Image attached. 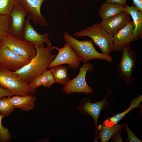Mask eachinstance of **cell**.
Masks as SVG:
<instances>
[{
    "mask_svg": "<svg viewBox=\"0 0 142 142\" xmlns=\"http://www.w3.org/2000/svg\"><path fill=\"white\" fill-rule=\"evenodd\" d=\"M36 50L35 56L27 64L19 70L14 72L24 81L29 84L37 75L47 70L48 67L57 54H52L54 46L52 44L45 47L34 45Z\"/></svg>",
    "mask_w": 142,
    "mask_h": 142,
    "instance_id": "1",
    "label": "cell"
},
{
    "mask_svg": "<svg viewBox=\"0 0 142 142\" xmlns=\"http://www.w3.org/2000/svg\"><path fill=\"white\" fill-rule=\"evenodd\" d=\"M63 37L84 63L94 59L104 60L110 63L112 60V57L109 55L98 52L92 40H79L66 32H64Z\"/></svg>",
    "mask_w": 142,
    "mask_h": 142,
    "instance_id": "2",
    "label": "cell"
},
{
    "mask_svg": "<svg viewBox=\"0 0 142 142\" xmlns=\"http://www.w3.org/2000/svg\"><path fill=\"white\" fill-rule=\"evenodd\" d=\"M75 37L87 36L102 51V53L109 55L114 51L113 37L101 26L100 23H95L87 28L73 33Z\"/></svg>",
    "mask_w": 142,
    "mask_h": 142,
    "instance_id": "3",
    "label": "cell"
},
{
    "mask_svg": "<svg viewBox=\"0 0 142 142\" xmlns=\"http://www.w3.org/2000/svg\"><path fill=\"white\" fill-rule=\"evenodd\" d=\"M0 86L11 91L13 95H34L36 89L13 72L0 67Z\"/></svg>",
    "mask_w": 142,
    "mask_h": 142,
    "instance_id": "4",
    "label": "cell"
},
{
    "mask_svg": "<svg viewBox=\"0 0 142 142\" xmlns=\"http://www.w3.org/2000/svg\"><path fill=\"white\" fill-rule=\"evenodd\" d=\"M94 69L93 65L88 62L84 63L79 70L77 75L70 80L64 86L63 91L66 94L76 93H83L86 94H92L93 89L89 87L86 80V76L87 72H92Z\"/></svg>",
    "mask_w": 142,
    "mask_h": 142,
    "instance_id": "5",
    "label": "cell"
},
{
    "mask_svg": "<svg viewBox=\"0 0 142 142\" xmlns=\"http://www.w3.org/2000/svg\"><path fill=\"white\" fill-rule=\"evenodd\" d=\"M121 51L122 56L117 72L120 78L126 84H129L134 81L132 73L136 61V54L129 45L124 47Z\"/></svg>",
    "mask_w": 142,
    "mask_h": 142,
    "instance_id": "6",
    "label": "cell"
},
{
    "mask_svg": "<svg viewBox=\"0 0 142 142\" xmlns=\"http://www.w3.org/2000/svg\"><path fill=\"white\" fill-rule=\"evenodd\" d=\"M112 92L109 88L108 92L104 98L102 100L95 103H91L89 98L83 99L81 102L78 109L82 114L92 116L93 119L95 126V138L94 141H98V122L100 113L103 109H106L109 104L108 98L111 94Z\"/></svg>",
    "mask_w": 142,
    "mask_h": 142,
    "instance_id": "7",
    "label": "cell"
},
{
    "mask_svg": "<svg viewBox=\"0 0 142 142\" xmlns=\"http://www.w3.org/2000/svg\"><path fill=\"white\" fill-rule=\"evenodd\" d=\"M0 42L13 52L30 61L36 54V49L33 45L9 33L1 39Z\"/></svg>",
    "mask_w": 142,
    "mask_h": 142,
    "instance_id": "8",
    "label": "cell"
},
{
    "mask_svg": "<svg viewBox=\"0 0 142 142\" xmlns=\"http://www.w3.org/2000/svg\"><path fill=\"white\" fill-rule=\"evenodd\" d=\"M54 49L57 50L58 53L50 64L48 68L64 64H68L70 68L73 69L78 67L81 60L68 43H66L61 48L54 46Z\"/></svg>",
    "mask_w": 142,
    "mask_h": 142,
    "instance_id": "9",
    "label": "cell"
},
{
    "mask_svg": "<svg viewBox=\"0 0 142 142\" xmlns=\"http://www.w3.org/2000/svg\"><path fill=\"white\" fill-rule=\"evenodd\" d=\"M30 61L13 52L0 42V64L13 72H16L27 64Z\"/></svg>",
    "mask_w": 142,
    "mask_h": 142,
    "instance_id": "10",
    "label": "cell"
},
{
    "mask_svg": "<svg viewBox=\"0 0 142 142\" xmlns=\"http://www.w3.org/2000/svg\"><path fill=\"white\" fill-rule=\"evenodd\" d=\"M28 12L18 2L10 14L11 22L9 34L19 38L23 39V32L27 15Z\"/></svg>",
    "mask_w": 142,
    "mask_h": 142,
    "instance_id": "11",
    "label": "cell"
},
{
    "mask_svg": "<svg viewBox=\"0 0 142 142\" xmlns=\"http://www.w3.org/2000/svg\"><path fill=\"white\" fill-rule=\"evenodd\" d=\"M30 15L26 20L23 32V39L34 45L40 47L45 43L47 45L50 43L48 38L49 33H46L41 34L37 32L30 22Z\"/></svg>",
    "mask_w": 142,
    "mask_h": 142,
    "instance_id": "12",
    "label": "cell"
},
{
    "mask_svg": "<svg viewBox=\"0 0 142 142\" xmlns=\"http://www.w3.org/2000/svg\"><path fill=\"white\" fill-rule=\"evenodd\" d=\"M45 0H18L22 6L29 12L31 19L36 24L42 26L48 25L46 18L43 17L40 9Z\"/></svg>",
    "mask_w": 142,
    "mask_h": 142,
    "instance_id": "13",
    "label": "cell"
},
{
    "mask_svg": "<svg viewBox=\"0 0 142 142\" xmlns=\"http://www.w3.org/2000/svg\"><path fill=\"white\" fill-rule=\"evenodd\" d=\"M134 28L133 22L130 21L113 37L114 50L119 52L124 47L135 40L132 34Z\"/></svg>",
    "mask_w": 142,
    "mask_h": 142,
    "instance_id": "14",
    "label": "cell"
},
{
    "mask_svg": "<svg viewBox=\"0 0 142 142\" xmlns=\"http://www.w3.org/2000/svg\"><path fill=\"white\" fill-rule=\"evenodd\" d=\"M131 16L126 12L121 13L105 20L100 23L101 26L113 37L119 30L130 21Z\"/></svg>",
    "mask_w": 142,
    "mask_h": 142,
    "instance_id": "15",
    "label": "cell"
},
{
    "mask_svg": "<svg viewBox=\"0 0 142 142\" xmlns=\"http://www.w3.org/2000/svg\"><path fill=\"white\" fill-rule=\"evenodd\" d=\"M124 11L128 13L132 18L134 28L132 33L135 40L142 38V11H138L133 4L131 6L127 4L123 6Z\"/></svg>",
    "mask_w": 142,
    "mask_h": 142,
    "instance_id": "16",
    "label": "cell"
},
{
    "mask_svg": "<svg viewBox=\"0 0 142 142\" xmlns=\"http://www.w3.org/2000/svg\"><path fill=\"white\" fill-rule=\"evenodd\" d=\"M10 102L16 108L25 111L32 110L34 108L36 98L33 95H13L8 97Z\"/></svg>",
    "mask_w": 142,
    "mask_h": 142,
    "instance_id": "17",
    "label": "cell"
},
{
    "mask_svg": "<svg viewBox=\"0 0 142 142\" xmlns=\"http://www.w3.org/2000/svg\"><path fill=\"white\" fill-rule=\"evenodd\" d=\"M142 101V95L134 99L131 102L129 108L123 112L115 114L113 116L106 120L103 125L108 127L113 126L118 123L131 110L140 107V104Z\"/></svg>",
    "mask_w": 142,
    "mask_h": 142,
    "instance_id": "18",
    "label": "cell"
},
{
    "mask_svg": "<svg viewBox=\"0 0 142 142\" xmlns=\"http://www.w3.org/2000/svg\"><path fill=\"white\" fill-rule=\"evenodd\" d=\"M123 11L124 6L121 5L105 2L100 6L98 14L102 20H105L117 15Z\"/></svg>",
    "mask_w": 142,
    "mask_h": 142,
    "instance_id": "19",
    "label": "cell"
},
{
    "mask_svg": "<svg viewBox=\"0 0 142 142\" xmlns=\"http://www.w3.org/2000/svg\"><path fill=\"white\" fill-rule=\"evenodd\" d=\"M55 83V81L51 70L47 69L36 77L29 84L32 88L36 89L41 86L49 88Z\"/></svg>",
    "mask_w": 142,
    "mask_h": 142,
    "instance_id": "20",
    "label": "cell"
},
{
    "mask_svg": "<svg viewBox=\"0 0 142 142\" xmlns=\"http://www.w3.org/2000/svg\"><path fill=\"white\" fill-rule=\"evenodd\" d=\"M124 127V124H117L109 127L100 124L98 128V138L101 142H107Z\"/></svg>",
    "mask_w": 142,
    "mask_h": 142,
    "instance_id": "21",
    "label": "cell"
},
{
    "mask_svg": "<svg viewBox=\"0 0 142 142\" xmlns=\"http://www.w3.org/2000/svg\"><path fill=\"white\" fill-rule=\"evenodd\" d=\"M49 68L56 83L64 86L70 80L67 67L59 65Z\"/></svg>",
    "mask_w": 142,
    "mask_h": 142,
    "instance_id": "22",
    "label": "cell"
},
{
    "mask_svg": "<svg viewBox=\"0 0 142 142\" xmlns=\"http://www.w3.org/2000/svg\"><path fill=\"white\" fill-rule=\"evenodd\" d=\"M16 108L9 101L8 97L0 99V114L3 118L9 116Z\"/></svg>",
    "mask_w": 142,
    "mask_h": 142,
    "instance_id": "23",
    "label": "cell"
},
{
    "mask_svg": "<svg viewBox=\"0 0 142 142\" xmlns=\"http://www.w3.org/2000/svg\"><path fill=\"white\" fill-rule=\"evenodd\" d=\"M11 22L10 15L0 14V39L9 33Z\"/></svg>",
    "mask_w": 142,
    "mask_h": 142,
    "instance_id": "24",
    "label": "cell"
},
{
    "mask_svg": "<svg viewBox=\"0 0 142 142\" xmlns=\"http://www.w3.org/2000/svg\"><path fill=\"white\" fill-rule=\"evenodd\" d=\"M18 0H0V14L10 15Z\"/></svg>",
    "mask_w": 142,
    "mask_h": 142,
    "instance_id": "25",
    "label": "cell"
},
{
    "mask_svg": "<svg viewBox=\"0 0 142 142\" xmlns=\"http://www.w3.org/2000/svg\"><path fill=\"white\" fill-rule=\"evenodd\" d=\"M3 119L0 114V142H8L11 141L12 136L8 129L2 125V120Z\"/></svg>",
    "mask_w": 142,
    "mask_h": 142,
    "instance_id": "26",
    "label": "cell"
},
{
    "mask_svg": "<svg viewBox=\"0 0 142 142\" xmlns=\"http://www.w3.org/2000/svg\"><path fill=\"white\" fill-rule=\"evenodd\" d=\"M124 126L127 132L128 135V141L129 142H141L142 140L140 139L131 130L128 125L124 123Z\"/></svg>",
    "mask_w": 142,
    "mask_h": 142,
    "instance_id": "27",
    "label": "cell"
},
{
    "mask_svg": "<svg viewBox=\"0 0 142 142\" xmlns=\"http://www.w3.org/2000/svg\"><path fill=\"white\" fill-rule=\"evenodd\" d=\"M13 94L9 90L0 86V99L4 97L12 96Z\"/></svg>",
    "mask_w": 142,
    "mask_h": 142,
    "instance_id": "28",
    "label": "cell"
},
{
    "mask_svg": "<svg viewBox=\"0 0 142 142\" xmlns=\"http://www.w3.org/2000/svg\"><path fill=\"white\" fill-rule=\"evenodd\" d=\"M126 1L127 0H106L105 2L119 4L124 6L126 4Z\"/></svg>",
    "mask_w": 142,
    "mask_h": 142,
    "instance_id": "29",
    "label": "cell"
},
{
    "mask_svg": "<svg viewBox=\"0 0 142 142\" xmlns=\"http://www.w3.org/2000/svg\"><path fill=\"white\" fill-rule=\"evenodd\" d=\"M133 4L138 10L142 11V0H132Z\"/></svg>",
    "mask_w": 142,
    "mask_h": 142,
    "instance_id": "30",
    "label": "cell"
},
{
    "mask_svg": "<svg viewBox=\"0 0 142 142\" xmlns=\"http://www.w3.org/2000/svg\"><path fill=\"white\" fill-rule=\"evenodd\" d=\"M121 130V129L113 136V141L123 142V140L121 139V136L120 131Z\"/></svg>",
    "mask_w": 142,
    "mask_h": 142,
    "instance_id": "31",
    "label": "cell"
},
{
    "mask_svg": "<svg viewBox=\"0 0 142 142\" xmlns=\"http://www.w3.org/2000/svg\"><path fill=\"white\" fill-rule=\"evenodd\" d=\"M1 66V64H0V67Z\"/></svg>",
    "mask_w": 142,
    "mask_h": 142,
    "instance_id": "32",
    "label": "cell"
},
{
    "mask_svg": "<svg viewBox=\"0 0 142 142\" xmlns=\"http://www.w3.org/2000/svg\"></svg>",
    "mask_w": 142,
    "mask_h": 142,
    "instance_id": "33",
    "label": "cell"
}]
</instances>
